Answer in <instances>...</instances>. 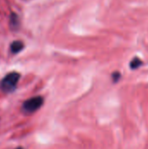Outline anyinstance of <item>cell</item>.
Segmentation results:
<instances>
[{"label":"cell","instance_id":"1","mask_svg":"<svg viewBox=\"0 0 148 149\" xmlns=\"http://www.w3.org/2000/svg\"><path fill=\"white\" fill-rule=\"evenodd\" d=\"M20 74L17 72H11L6 74L0 82V89L4 93H13L17 86Z\"/></svg>","mask_w":148,"mask_h":149},{"label":"cell","instance_id":"2","mask_svg":"<svg viewBox=\"0 0 148 149\" xmlns=\"http://www.w3.org/2000/svg\"><path fill=\"white\" fill-rule=\"evenodd\" d=\"M44 104V98L41 96H35L25 100L22 105V111L25 114H31L37 112Z\"/></svg>","mask_w":148,"mask_h":149},{"label":"cell","instance_id":"3","mask_svg":"<svg viewBox=\"0 0 148 149\" xmlns=\"http://www.w3.org/2000/svg\"><path fill=\"white\" fill-rule=\"evenodd\" d=\"M10 52L13 54H17L19 53L21 51H23V49L24 48V45L22 41L20 40H15L10 44Z\"/></svg>","mask_w":148,"mask_h":149},{"label":"cell","instance_id":"4","mask_svg":"<svg viewBox=\"0 0 148 149\" xmlns=\"http://www.w3.org/2000/svg\"><path fill=\"white\" fill-rule=\"evenodd\" d=\"M10 25L11 29H17L19 26V19L16 13L12 12L10 16Z\"/></svg>","mask_w":148,"mask_h":149},{"label":"cell","instance_id":"5","mask_svg":"<svg viewBox=\"0 0 148 149\" xmlns=\"http://www.w3.org/2000/svg\"><path fill=\"white\" fill-rule=\"evenodd\" d=\"M141 65H142V61H141L139 58H133V59L131 61V63H130V67H131V69H137V68H139Z\"/></svg>","mask_w":148,"mask_h":149},{"label":"cell","instance_id":"6","mask_svg":"<svg viewBox=\"0 0 148 149\" xmlns=\"http://www.w3.org/2000/svg\"><path fill=\"white\" fill-rule=\"evenodd\" d=\"M120 72H114L113 74V79L114 82H117L120 79Z\"/></svg>","mask_w":148,"mask_h":149},{"label":"cell","instance_id":"7","mask_svg":"<svg viewBox=\"0 0 148 149\" xmlns=\"http://www.w3.org/2000/svg\"><path fill=\"white\" fill-rule=\"evenodd\" d=\"M15 149H24V148H23L22 147H18V148H16Z\"/></svg>","mask_w":148,"mask_h":149}]
</instances>
